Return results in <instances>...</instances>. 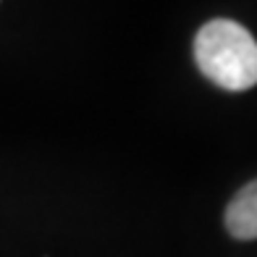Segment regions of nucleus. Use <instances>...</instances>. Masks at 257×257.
I'll use <instances>...</instances> for the list:
<instances>
[{"mask_svg":"<svg viewBox=\"0 0 257 257\" xmlns=\"http://www.w3.org/2000/svg\"><path fill=\"white\" fill-rule=\"evenodd\" d=\"M197 68L226 92L257 84V40L231 19H213L194 37Z\"/></svg>","mask_w":257,"mask_h":257,"instance_id":"f257e3e1","label":"nucleus"},{"mask_svg":"<svg viewBox=\"0 0 257 257\" xmlns=\"http://www.w3.org/2000/svg\"><path fill=\"white\" fill-rule=\"evenodd\" d=\"M226 231L239 241L257 239V179L233 194L226 207Z\"/></svg>","mask_w":257,"mask_h":257,"instance_id":"f03ea898","label":"nucleus"}]
</instances>
